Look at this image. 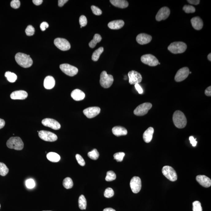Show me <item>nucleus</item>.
Here are the masks:
<instances>
[{
  "instance_id": "obj_4",
  "label": "nucleus",
  "mask_w": 211,
  "mask_h": 211,
  "mask_svg": "<svg viewBox=\"0 0 211 211\" xmlns=\"http://www.w3.org/2000/svg\"><path fill=\"white\" fill-rule=\"evenodd\" d=\"M187 48V45L183 42H176L172 43L168 47V49L172 53L177 54L185 52Z\"/></svg>"
},
{
  "instance_id": "obj_15",
  "label": "nucleus",
  "mask_w": 211,
  "mask_h": 211,
  "mask_svg": "<svg viewBox=\"0 0 211 211\" xmlns=\"http://www.w3.org/2000/svg\"><path fill=\"white\" fill-rule=\"evenodd\" d=\"M100 112V108L96 106L86 108L83 111L84 114L89 119L95 117L99 114Z\"/></svg>"
},
{
  "instance_id": "obj_9",
  "label": "nucleus",
  "mask_w": 211,
  "mask_h": 211,
  "mask_svg": "<svg viewBox=\"0 0 211 211\" xmlns=\"http://www.w3.org/2000/svg\"><path fill=\"white\" fill-rule=\"evenodd\" d=\"M141 60L144 63L150 66H156L159 63V61L156 57L151 54H147L142 56L141 58Z\"/></svg>"
},
{
  "instance_id": "obj_41",
  "label": "nucleus",
  "mask_w": 211,
  "mask_h": 211,
  "mask_svg": "<svg viewBox=\"0 0 211 211\" xmlns=\"http://www.w3.org/2000/svg\"><path fill=\"white\" fill-rule=\"evenodd\" d=\"M202 208L200 202L199 201H195L193 202V211H202Z\"/></svg>"
},
{
  "instance_id": "obj_40",
  "label": "nucleus",
  "mask_w": 211,
  "mask_h": 211,
  "mask_svg": "<svg viewBox=\"0 0 211 211\" xmlns=\"http://www.w3.org/2000/svg\"><path fill=\"white\" fill-rule=\"evenodd\" d=\"M25 32L27 35L31 36L35 34V29L32 25H29L25 29Z\"/></svg>"
},
{
  "instance_id": "obj_8",
  "label": "nucleus",
  "mask_w": 211,
  "mask_h": 211,
  "mask_svg": "<svg viewBox=\"0 0 211 211\" xmlns=\"http://www.w3.org/2000/svg\"><path fill=\"white\" fill-rule=\"evenodd\" d=\"M60 68L63 72L69 76H74L78 72V69L76 67L68 64H62L60 65Z\"/></svg>"
},
{
  "instance_id": "obj_36",
  "label": "nucleus",
  "mask_w": 211,
  "mask_h": 211,
  "mask_svg": "<svg viewBox=\"0 0 211 211\" xmlns=\"http://www.w3.org/2000/svg\"><path fill=\"white\" fill-rule=\"evenodd\" d=\"M116 178V174L113 171H109L107 172L106 177L105 178V180L107 182H111L114 180Z\"/></svg>"
},
{
  "instance_id": "obj_14",
  "label": "nucleus",
  "mask_w": 211,
  "mask_h": 211,
  "mask_svg": "<svg viewBox=\"0 0 211 211\" xmlns=\"http://www.w3.org/2000/svg\"><path fill=\"white\" fill-rule=\"evenodd\" d=\"M129 78V83L131 85H135L139 84L142 82V75L136 71H130L128 74Z\"/></svg>"
},
{
  "instance_id": "obj_18",
  "label": "nucleus",
  "mask_w": 211,
  "mask_h": 211,
  "mask_svg": "<svg viewBox=\"0 0 211 211\" xmlns=\"http://www.w3.org/2000/svg\"><path fill=\"white\" fill-rule=\"evenodd\" d=\"M152 39V37L151 35L145 33L140 34L136 38L137 42L142 45L149 43Z\"/></svg>"
},
{
  "instance_id": "obj_28",
  "label": "nucleus",
  "mask_w": 211,
  "mask_h": 211,
  "mask_svg": "<svg viewBox=\"0 0 211 211\" xmlns=\"http://www.w3.org/2000/svg\"><path fill=\"white\" fill-rule=\"evenodd\" d=\"M47 158L48 160L52 162H57L60 159V156L57 153L50 152L47 154Z\"/></svg>"
},
{
  "instance_id": "obj_54",
  "label": "nucleus",
  "mask_w": 211,
  "mask_h": 211,
  "mask_svg": "<svg viewBox=\"0 0 211 211\" xmlns=\"http://www.w3.org/2000/svg\"><path fill=\"white\" fill-rule=\"evenodd\" d=\"M5 122L4 120L0 119V129H2L5 126Z\"/></svg>"
},
{
  "instance_id": "obj_30",
  "label": "nucleus",
  "mask_w": 211,
  "mask_h": 211,
  "mask_svg": "<svg viewBox=\"0 0 211 211\" xmlns=\"http://www.w3.org/2000/svg\"><path fill=\"white\" fill-rule=\"evenodd\" d=\"M78 204L79 209L82 210L86 209L87 202L86 198L83 195H81L79 196L78 200Z\"/></svg>"
},
{
  "instance_id": "obj_35",
  "label": "nucleus",
  "mask_w": 211,
  "mask_h": 211,
  "mask_svg": "<svg viewBox=\"0 0 211 211\" xmlns=\"http://www.w3.org/2000/svg\"><path fill=\"white\" fill-rule=\"evenodd\" d=\"M88 156L90 159L97 160L99 158V154L96 149H94L91 152H88Z\"/></svg>"
},
{
  "instance_id": "obj_31",
  "label": "nucleus",
  "mask_w": 211,
  "mask_h": 211,
  "mask_svg": "<svg viewBox=\"0 0 211 211\" xmlns=\"http://www.w3.org/2000/svg\"><path fill=\"white\" fill-rule=\"evenodd\" d=\"M103 51L104 48L102 47H100V48L97 49L96 50H95L92 54V60L95 61V62L98 61L99 59L100 56L101 54L103 52Z\"/></svg>"
},
{
  "instance_id": "obj_37",
  "label": "nucleus",
  "mask_w": 211,
  "mask_h": 211,
  "mask_svg": "<svg viewBox=\"0 0 211 211\" xmlns=\"http://www.w3.org/2000/svg\"><path fill=\"white\" fill-rule=\"evenodd\" d=\"M125 154L123 152H117L113 155L114 158L117 162H121L123 160Z\"/></svg>"
},
{
  "instance_id": "obj_55",
  "label": "nucleus",
  "mask_w": 211,
  "mask_h": 211,
  "mask_svg": "<svg viewBox=\"0 0 211 211\" xmlns=\"http://www.w3.org/2000/svg\"><path fill=\"white\" fill-rule=\"evenodd\" d=\"M103 211H116L115 209L111 208H106Z\"/></svg>"
},
{
  "instance_id": "obj_6",
  "label": "nucleus",
  "mask_w": 211,
  "mask_h": 211,
  "mask_svg": "<svg viewBox=\"0 0 211 211\" xmlns=\"http://www.w3.org/2000/svg\"><path fill=\"white\" fill-rule=\"evenodd\" d=\"M162 172L164 176L171 182H175L177 179L178 177L176 172L171 167H163L162 168Z\"/></svg>"
},
{
  "instance_id": "obj_45",
  "label": "nucleus",
  "mask_w": 211,
  "mask_h": 211,
  "mask_svg": "<svg viewBox=\"0 0 211 211\" xmlns=\"http://www.w3.org/2000/svg\"><path fill=\"white\" fill-rule=\"evenodd\" d=\"M11 6L14 9H17L21 5V2L19 0H13L11 2Z\"/></svg>"
},
{
  "instance_id": "obj_25",
  "label": "nucleus",
  "mask_w": 211,
  "mask_h": 211,
  "mask_svg": "<svg viewBox=\"0 0 211 211\" xmlns=\"http://www.w3.org/2000/svg\"><path fill=\"white\" fill-rule=\"evenodd\" d=\"M125 25V22L122 20H116L111 21L108 24V27L112 29H121Z\"/></svg>"
},
{
  "instance_id": "obj_33",
  "label": "nucleus",
  "mask_w": 211,
  "mask_h": 211,
  "mask_svg": "<svg viewBox=\"0 0 211 211\" xmlns=\"http://www.w3.org/2000/svg\"><path fill=\"white\" fill-rule=\"evenodd\" d=\"M63 185L64 187L66 189H71L73 186V182L71 178L67 177L64 179Z\"/></svg>"
},
{
  "instance_id": "obj_38",
  "label": "nucleus",
  "mask_w": 211,
  "mask_h": 211,
  "mask_svg": "<svg viewBox=\"0 0 211 211\" xmlns=\"http://www.w3.org/2000/svg\"><path fill=\"white\" fill-rule=\"evenodd\" d=\"M183 10L187 13H193L196 11L194 7L191 5H185L183 7Z\"/></svg>"
},
{
  "instance_id": "obj_16",
  "label": "nucleus",
  "mask_w": 211,
  "mask_h": 211,
  "mask_svg": "<svg viewBox=\"0 0 211 211\" xmlns=\"http://www.w3.org/2000/svg\"><path fill=\"white\" fill-rule=\"evenodd\" d=\"M42 123L44 126L48 127L54 130H58L61 128L60 124L55 119L46 118L43 120Z\"/></svg>"
},
{
  "instance_id": "obj_51",
  "label": "nucleus",
  "mask_w": 211,
  "mask_h": 211,
  "mask_svg": "<svg viewBox=\"0 0 211 211\" xmlns=\"http://www.w3.org/2000/svg\"><path fill=\"white\" fill-rule=\"evenodd\" d=\"M205 95L208 96H211V86L208 87L205 90Z\"/></svg>"
},
{
  "instance_id": "obj_12",
  "label": "nucleus",
  "mask_w": 211,
  "mask_h": 211,
  "mask_svg": "<svg viewBox=\"0 0 211 211\" xmlns=\"http://www.w3.org/2000/svg\"><path fill=\"white\" fill-rule=\"evenodd\" d=\"M130 185L134 193H139L142 188V182L140 178L139 177H133L131 180Z\"/></svg>"
},
{
  "instance_id": "obj_39",
  "label": "nucleus",
  "mask_w": 211,
  "mask_h": 211,
  "mask_svg": "<svg viewBox=\"0 0 211 211\" xmlns=\"http://www.w3.org/2000/svg\"><path fill=\"white\" fill-rule=\"evenodd\" d=\"M114 195L113 190L111 188H107L104 192V196L106 198H111Z\"/></svg>"
},
{
  "instance_id": "obj_19",
  "label": "nucleus",
  "mask_w": 211,
  "mask_h": 211,
  "mask_svg": "<svg viewBox=\"0 0 211 211\" xmlns=\"http://www.w3.org/2000/svg\"><path fill=\"white\" fill-rule=\"evenodd\" d=\"M196 179L199 184L203 187L208 188L211 186V179L205 175H198L196 177Z\"/></svg>"
},
{
  "instance_id": "obj_21",
  "label": "nucleus",
  "mask_w": 211,
  "mask_h": 211,
  "mask_svg": "<svg viewBox=\"0 0 211 211\" xmlns=\"http://www.w3.org/2000/svg\"><path fill=\"white\" fill-rule=\"evenodd\" d=\"M192 27L197 30H200L203 26L202 20L199 17H194L191 20Z\"/></svg>"
},
{
  "instance_id": "obj_42",
  "label": "nucleus",
  "mask_w": 211,
  "mask_h": 211,
  "mask_svg": "<svg viewBox=\"0 0 211 211\" xmlns=\"http://www.w3.org/2000/svg\"><path fill=\"white\" fill-rule=\"evenodd\" d=\"M93 13L96 15H100L102 13V11L100 9L95 6H92L91 7Z\"/></svg>"
},
{
  "instance_id": "obj_7",
  "label": "nucleus",
  "mask_w": 211,
  "mask_h": 211,
  "mask_svg": "<svg viewBox=\"0 0 211 211\" xmlns=\"http://www.w3.org/2000/svg\"><path fill=\"white\" fill-rule=\"evenodd\" d=\"M152 105L149 102H145L137 107L134 111V113L138 116H144L148 113V111L152 108Z\"/></svg>"
},
{
  "instance_id": "obj_2",
  "label": "nucleus",
  "mask_w": 211,
  "mask_h": 211,
  "mask_svg": "<svg viewBox=\"0 0 211 211\" xmlns=\"http://www.w3.org/2000/svg\"><path fill=\"white\" fill-rule=\"evenodd\" d=\"M172 119L174 125L179 129L184 128L187 124L186 117L184 114L180 111H175L173 114Z\"/></svg>"
},
{
  "instance_id": "obj_13",
  "label": "nucleus",
  "mask_w": 211,
  "mask_h": 211,
  "mask_svg": "<svg viewBox=\"0 0 211 211\" xmlns=\"http://www.w3.org/2000/svg\"><path fill=\"white\" fill-rule=\"evenodd\" d=\"M189 69L187 67L181 68L178 71L175 76V80L176 82H181L184 80L189 76Z\"/></svg>"
},
{
  "instance_id": "obj_43",
  "label": "nucleus",
  "mask_w": 211,
  "mask_h": 211,
  "mask_svg": "<svg viewBox=\"0 0 211 211\" xmlns=\"http://www.w3.org/2000/svg\"><path fill=\"white\" fill-rule=\"evenodd\" d=\"M79 22L81 26L83 27L86 26L87 24V20L86 17L84 15L81 16L79 18Z\"/></svg>"
},
{
  "instance_id": "obj_5",
  "label": "nucleus",
  "mask_w": 211,
  "mask_h": 211,
  "mask_svg": "<svg viewBox=\"0 0 211 211\" xmlns=\"http://www.w3.org/2000/svg\"><path fill=\"white\" fill-rule=\"evenodd\" d=\"M114 81L113 75H108L106 71H102L101 74L100 83L101 86L104 88H107L112 86Z\"/></svg>"
},
{
  "instance_id": "obj_53",
  "label": "nucleus",
  "mask_w": 211,
  "mask_h": 211,
  "mask_svg": "<svg viewBox=\"0 0 211 211\" xmlns=\"http://www.w3.org/2000/svg\"><path fill=\"white\" fill-rule=\"evenodd\" d=\"M43 2V1L42 0H33V3L36 6H39L41 5Z\"/></svg>"
},
{
  "instance_id": "obj_56",
  "label": "nucleus",
  "mask_w": 211,
  "mask_h": 211,
  "mask_svg": "<svg viewBox=\"0 0 211 211\" xmlns=\"http://www.w3.org/2000/svg\"><path fill=\"white\" fill-rule=\"evenodd\" d=\"M208 59H209V61H210L211 62V54L209 53V55L208 56Z\"/></svg>"
},
{
  "instance_id": "obj_52",
  "label": "nucleus",
  "mask_w": 211,
  "mask_h": 211,
  "mask_svg": "<svg viewBox=\"0 0 211 211\" xmlns=\"http://www.w3.org/2000/svg\"><path fill=\"white\" fill-rule=\"evenodd\" d=\"M68 1V0H59L58 2V6L59 7H62L64 4L66 3Z\"/></svg>"
},
{
  "instance_id": "obj_3",
  "label": "nucleus",
  "mask_w": 211,
  "mask_h": 211,
  "mask_svg": "<svg viewBox=\"0 0 211 211\" xmlns=\"http://www.w3.org/2000/svg\"><path fill=\"white\" fill-rule=\"evenodd\" d=\"M6 145L10 149L18 151L22 150L24 146L23 142L19 137H11L7 141Z\"/></svg>"
},
{
  "instance_id": "obj_20",
  "label": "nucleus",
  "mask_w": 211,
  "mask_h": 211,
  "mask_svg": "<svg viewBox=\"0 0 211 211\" xmlns=\"http://www.w3.org/2000/svg\"><path fill=\"white\" fill-rule=\"evenodd\" d=\"M28 94L24 90L15 91L13 92L10 95L11 99L13 100H24L28 97Z\"/></svg>"
},
{
  "instance_id": "obj_46",
  "label": "nucleus",
  "mask_w": 211,
  "mask_h": 211,
  "mask_svg": "<svg viewBox=\"0 0 211 211\" xmlns=\"http://www.w3.org/2000/svg\"><path fill=\"white\" fill-rule=\"evenodd\" d=\"M35 183L33 179H29L26 182V186L29 189H32L35 187Z\"/></svg>"
},
{
  "instance_id": "obj_22",
  "label": "nucleus",
  "mask_w": 211,
  "mask_h": 211,
  "mask_svg": "<svg viewBox=\"0 0 211 211\" xmlns=\"http://www.w3.org/2000/svg\"><path fill=\"white\" fill-rule=\"evenodd\" d=\"M71 97L76 101H82L85 98V94L80 90L76 89L71 92Z\"/></svg>"
},
{
  "instance_id": "obj_49",
  "label": "nucleus",
  "mask_w": 211,
  "mask_h": 211,
  "mask_svg": "<svg viewBox=\"0 0 211 211\" xmlns=\"http://www.w3.org/2000/svg\"><path fill=\"white\" fill-rule=\"evenodd\" d=\"M135 86L136 90L138 91L139 94H142L143 93V89H142V88L139 84H135Z\"/></svg>"
},
{
  "instance_id": "obj_32",
  "label": "nucleus",
  "mask_w": 211,
  "mask_h": 211,
  "mask_svg": "<svg viewBox=\"0 0 211 211\" xmlns=\"http://www.w3.org/2000/svg\"><path fill=\"white\" fill-rule=\"evenodd\" d=\"M5 76L6 77L8 82H14L16 81L17 77L14 73L8 71L5 73Z\"/></svg>"
},
{
  "instance_id": "obj_23",
  "label": "nucleus",
  "mask_w": 211,
  "mask_h": 211,
  "mask_svg": "<svg viewBox=\"0 0 211 211\" xmlns=\"http://www.w3.org/2000/svg\"><path fill=\"white\" fill-rule=\"evenodd\" d=\"M113 133L117 136H125L127 134L128 131L125 128L121 126L114 127L112 129Z\"/></svg>"
},
{
  "instance_id": "obj_26",
  "label": "nucleus",
  "mask_w": 211,
  "mask_h": 211,
  "mask_svg": "<svg viewBox=\"0 0 211 211\" xmlns=\"http://www.w3.org/2000/svg\"><path fill=\"white\" fill-rule=\"evenodd\" d=\"M154 132L153 128L150 127L145 131L143 134V139L146 143H149L151 142L152 139V136Z\"/></svg>"
},
{
  "instance_id": "obj_17",
  "label": "nucleus",
  "mask_w": 211,
  "mask_h": 211,
  "mask_svg": "<svg viewBox=\"0 0 211 211\" xmlns=\"http://www.w3.org/2000/svg\"><path fill=\"white\" fill-rule=\"evenodd\" d=\"M170 14V10L167 7H163L161 8L157 14H156V21H160L166 19L169 17Z\"/></svg>"
},
{
  "instance_id": "obj_57",
  "label": "nucleus",
  "mask_w": 211,
  "mask_h": 211,
  "mask_svg": "<svg viewBox=\"0 0 211 211\" xmlns=\"http://www.w3.org/2000/svg\"><path fill=\"white\" fill-rule=\"evenodd\" d=\"M191 73H192V72H189V74H191Z\"/></svg>"
},
{
  "instance_id": "obj_60",
  "label": "nucleus",
  "mask_w": 211,
  "mask_h": 211,
  "mask_svg": "<svg viewBox=\"0 0 211 211\" xmlns=\"http://www.w3.org/2000/svg\"></svg>"
},
{
  "instance_id": "obj_58",
  "label": "nucleus",
  "mask_w": 211,
  "mask_h": 211,
  "mask_svg": "<svg viewBox=\"0 0 211 211\" xmlns=\"http://www.w3.org/2000/svg\"><path fill=\"white\" fill-rule=\"evenodd\" d=\"M158 64H159V65H160V63H159H159H158Z\"/></svg>"
},
{
  "instance_id": "obj_10",
  "label": "nucleus",
  "mask_w": 211,
  "mask_h": 211,
  "mask_svg": "<svg viewBox=\"0 0 211 211\" xmlns=\"http://www.w3.org/2000/svg\"><path fill=\"white\" fill-rule=\"evenodd\" d=\"M54 44L58 48L63 51L70 49L71 44L66 39L63 38H56L54 40Z\"/></svg>"
},
{
  "instance_id": "obj_11",
  "label": "nucleus",
  "mask_w": 211,
  "mask_h": 211,
  "mask_svg": "<svg viewBox=\"0 0 211 211\" xmlns=\"http://www.w3.org/2000/svg\"><path fill=\"white\" fill-rule=\"evenodd\" d=\"M38 135L41 139L48 142H55L58 139L57 136L55 133L47 131H40Z\"/></svg>"
},
{
  "instance_id": "obj_48",
  "label": "nucleus",
  "mask_w": 211,
  "mask_h": 211,
  "mask_svg": "<svg viewBox=\"0 0 211 211\" xmlns=\"http://www.w3.org/2000/svg\"><path fill=\"white\" fill-rule=\"evenodd\" d=\"M196 139H195L193 136H190L189 137V140L190 143L193 147L196 146L197 142L196 141Z\"/></svg>"
},
{
  "instance_id": "obj_29",
  "label": "nucleus",
  "mask_w": 211,
  "mask_h": 211,
  "mask_svg": "<svg viewBox=\"0 0 211 211\" xmlns=\"http://www.w3.org/2000/svg\"><path fill=\"white\" fill-rule=\"evenodd\" d=\"M102 40V37L101 35L98 34H95L94 36L93 39L89 42V47L91 48H94L98 43H99Z\"/></svg>"
},
{
  "instance_id": "obj_50",
  "label": "nucleus",
  "mask_w": 211,
  "mask_h": 211,
  "mask_svg": "<svg viewBox=\"0 0 211 211\" xmlns=\"http://www.w3.org/2000/svg\"><path fill=\"white\" fill-rule=\"evenodd\" d=\"M187 2L191 5H199L200 1L199 0H188Z\"/></svg>"
},
{
  "instance_id": "obj_24",
  "label": "nucleus",
  "mask_w": 211,
  "mask_h": 211,
  "mask_svg": "<svg viewBox=\"0 0 211 211\" xmlns=\"http://www.w3.org/2000/svg\"><path fill=\"white\" fill-rule=\"evenodd\" d=\"M55 85V80L53 77L48 76L44 79V85L46 89L50 90L54 87Z\"/></svg>"
},
{
  "instance_id": "obj_61",
  "label": "nucleus",
  "mask_w": 211,
  "mask_h": 211,
  "mask_svg": "<svg viewBox=\"0 0 211 211\" xmlns=\"http://www.w3.org/2000/svg\"><path fill=\"white\" fill-rule=\"evenodd\" d=\"M0 208H1V205H0Z\"/></svg>"
},
{
  "instance_id": "obj_44",
  "label": "nucleus",
  "mask_w": 211,
  "mask_h": 211,
  "mask_svg": "<svg viewBox=\"0 0 211 211\" xmlns=\"http://www.w3.org/2000/svg\"><path fill=\"white\" fill-rule=\"evenodd\" d=\"M75 158L77 159V161H78V163L81 166H85V160L80 155H79V154H77L75 155Z\"/></svg>"
},
{
  "instance_id": "obj_59",
  "label": "nucleus",
  "mask_w": 211,
  "mask_h": 211,
  "mask_svg": "<svg viewBox=\"0 0 211 211\" xmlns=\"http://www.w3.org/2000/svg\"><path fill=\"white\" fill-rule=\"evenodd\" d=\"M82 27L81 26V28H82Z\"/></svg>"
},
{
  "instance_id": "obj_27",
  "label": "nucleus",
  "mask_w": 211,
  "mask_h": 211,
  "mask_svg": "<svg viewBox=\"0 0 211 211\" xmlns=\"http://www.w3.org/2000/svg\"><path fill=\"white\" fill-rule=\"evenodd\" d=\"M110 2L114 6L121 8H126L129 6L128 2L125 0H110Z\"/></svg>"
},
{
  "instance_id": "obj_34",
  "label": "nucleus",
  "mask_w": 211,
  "mask_h": 211,
  "mask_svg": "<svg viewBox=\"0 0 211 211\" xmlns=\"http://www.w3.org/2000/svg\"><path fill=\"white\" fill-rule=\"evenodd\" d=\"M9 172V169L5 163L0 162V175L4 176H6Z\"/></svg>"
},
{
  "instance_id": "obj_1",
  "label": "nucleus",
  "mask_w": 211,
  "mask_h": 211,
  "mask_svg": "<svg viewBox=\"0 0 211 211\" xmlns=\"http://www.w3.org/2000/svg\"><path fill=\"white\" fill-rule=\"evenodd\" d=\"M15 59L17 63L24 68H29L32 66L33 61L29 55L18 52L15 55Z\"/></svg>"
},
{
  "instance_id": "obj_47",
  "label": "nucleus",
  "mask_w": 211,
  "mask_h": 211,
  "mask_svg": "<svg viewBox=\"0 0 211 211\" xmlns=\"http://www.w3.org/2000/svg\"><path fill=\"white\" fill-rule=\"evenodd\" d=\"M48 26H49V25H48V23L45 22H44L40 24V28L41 30L42 31H44L48 28Z\"/></svg>"
}]
</instances>
